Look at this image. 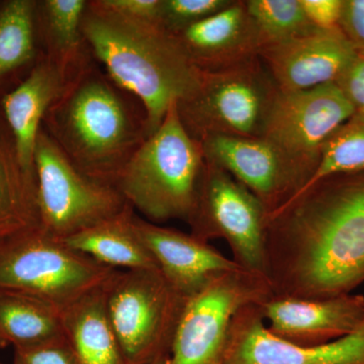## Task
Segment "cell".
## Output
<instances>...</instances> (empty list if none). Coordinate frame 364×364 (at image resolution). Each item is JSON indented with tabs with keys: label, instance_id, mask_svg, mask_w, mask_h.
Masks as SVG:
<instances>
[{
	"label": "cell",
	"instance_id": "f1b7e54d",
	"mask_svg": "<svg viewBox=\"0 0 364 364\" xmlns=\"http://www.w3.org/2000/svg\"><path fill=\"white\" fill-rule=\"evenodd\" d=\"M95 2L102 9L119 16L159 25L162 0H95Z\"/></svg>",
	"mask_w": 364,
	"mask_h": 364
},
{
	"label": "cell",
	"instance_id": "2e32d148",
	"mask_svg": "<svg viewBox=\"0 0 364 364\" xmlns=\"http://www.w3.org/2000/svg\"><path fill=\"white\" fill-rule=\"evenodd\" d=\"M134 226L167 282L184 298L198 293L217 275L242 268L208 242L134 215Z\"/></svg>",
	"mask_w": 364,
	"mask_h": 364
},
{
	"label": "cell",
	"instance_id": "603a6c76",
	"mask_svg": "<svg viewBox=\"0 0 364 364\" xmlns=\"http://www.w3.org/2000/svg\"><path fill=\"white\" fill-rule=\"evenodd\" d=\"M61 316L80 364H127L105 312L102 287L62 310Z\"/></svg>",
	"mask_w": 364,
	"mask_h": 364
},
{
	"label": "cell",
	"instance_id": "4dcf8cb0",
	"mask_svg": "<svg viewBox=\"0 0 364 364\" xmlns=\"http://www.w3.org/2000/svg\"><path fill=\"white\" fill-rule=\"evenodd\" d=\"M340 30L358 53H364V0H342Z\"/></svg>",
	"mask_w": 364,
	"mask_h": 364
},
{
	"label": "cell",
	"instance_id": "484cf974",
	"mask_svg": "<svg viewBox=\"0 0 364 364\" xmlns=\"http://www.w3.org/2000/svg\"><path fill=\"white\" fill-rule=\"evenodd\" d=\"M262 39L263 47L301 37L316 30L301 0H244Z\"/></svg>",
	"mask_w": 364,
	"mask_h": 364
},
{
	"label": "cell",
	"instance_id": "7c38bea8",
	"mask_svg": "<svg viewBox=\"0 0 364 364\" xmlns=\"http://www.w3.org/2000/svg\"><path fill=\"white\" fill-rule=\"evenodd\" d=\"M205 161L219 167L259 198L272 214L305 186L308 177L263 136H210L200 141Z\"/></svg>",
	"mask_w": 364,
	"mask_h": 364
},
{
	"label": "cell",
	"instance_id": "52a82bcc",
	"mask_svg": "<svg viewBox=\"0 0 364 364\" xmlns=\"http://www.w3.org/2000/svg\"><path fill=\"white\" fill-rule=\"evenodd\" d=\"M279 88L259 57L222 70L203 72L198 90L177 104L189 135L262 136Z\"/></svg>",
	"mask_w": 364,
	"mask_h": 364
},
{
	"label": "cell",
	"instance_id": "8fae6325",
	"mask_svg": "<svg viewBox=\"0 0 364 364\" xmlns=\"http://www.w3.org/2000/svg\"><path fill=\"white\" fill-rule=\"evenodd\" d=\"M355 114L337 83L306 90H279L262 136L287 155L309 181L326 141Z\"/></svg>",
	"mask_w": 364,
	"mask_h": 364
},
{
	"label": "cell",
	"instance_id": "5bb4252c",
	"mask_svg": "<svg viewBox=\"0 0 364 364\" xmlns=\"http://www.w3.org/2000/svg\"><path fill=\"white\" fill-rule=\"evenodd\" d=\"M358 53L341 30H314L264 46L259 58L279 90L299 91L337 83Z\"/></svg>",
	"mask_w": 364,
	"mask_h": 364
},
{
	"label": "cell",
	"instance_id": "9a60e30c",
	"mask_svg": "<svg viewBox=\"0 0 364 364\" xmlns=\"http://www.w3.org/2000/svg\"><path fill=\"white\" fill-rule=\"evenodd\" d=\"M259 306L269 322L268 331L298 346L328 344L364 328L363 294L322 299L272 296Z\"/></svg>",
	"mask_w": 364,
	"mask_h": 364
},
{
	"label": "cell",
	"instance_id": "7402d4cb",
	"mask_svg": "<svg viewBox=\"0 0 364 364\" xmlns=\"http://www.w3.org/2000/svg\"><path fill=\"white\" fill-rule=\"evenodd\" d=\"M130 207L114 219L61 240L68 247L114 269H159L134 226Z\"/></svg>",
	"mask_w": 364,
	"mask_h": 364
},
{
	"label": "cell",
	"instance_id": "ffe728a7",
	"mask_svg": "<svg viewBox=\"0 0 364 364\" xmlns=\"http://www.w3.org/2000/svg\"><path fill=\"white\" fill-rule=\"evenodd\" d=\"M41 227L37 176L21 162L0 111V241Z\"/></svg>",
	"mask_w": 364,
	"mask_h": 364
},
{
	"label": "cell",
	"instance_id": "44dd1931",
	"mask_svg": "<svg viewBox=\"0 0 364 364\" xmlns=\"http://www.w3.org/2000/svg\"><path fill=\"white\" fill-rule=\"evenodd\" d=\"M38 0H0V100L20 85L41 58Z\"/></svg>",
	"mask_w": 364,
	"mask_h": 364
},
{
	"label": "cell",
	"instance_id": "30bf717a",
	"mask_svg": "<svg viewBox=\"0 0 364 364\" xmlns=\"http://www.w3.org/2000/svg\"><path fill=\"white\" fill-rule=\"evenodd\" d=\"M267 215L259 198L245 186L205 161L195 208L188 220L193 236L208 243L223 239L236 264L267 275Z\"/></svg>",
	"mask_w": 364,
	"mask_h": 364
},
{
	"label": "cell",
	"instance_id": "83f0119b",
	"mask_svg": "<svg viewBox=\"0 0 364 364\" xmlns=\"http://www.w3.org/2000/svg\"><path fill=\"white\" fill-rule=\"evenodd\" d=\"M13 364H80L66 336L31 348L14 349Z\"/></svg>",
	"mask_w": 364,
	"mask_h": 364
},
{
	"label": "cell",
	"instance_id": "4316f807",
	"mask_svg": "<svg viewBox=\"0 0 364 364\" xmlns=\"http://www.w3.org/2000/svg\"><path fill=\"white\" fill-rule=\"evenodd\" d=\"M233 0H162L159 25L174 35L226 9Z\"/></svg>",
	"mask_w": 364,
	"mask_h": 364
},
{
	"label": "cell",
	"instance_id": "3957f363",
	"mask_svg": "<svg viewBox=\"0 0 364 364\" xmlns=\"http://www.w3.org/2000/svg\"><path fill=\"white\" fill-rule=\"evenodd\" d=\"M82 30L97 63L145 107L149 136L170 107L188 100L200 85L203 72L159 25L119 16L88 0Z\"/></svg>",
	"mask_w": 364,
	"mask_h": 364
},
{
	"label": "cell",
	"instance_id": "9c48e42d",
	"mask_svg": "<svg viewBox=\"0 0 364 364\" xmlns=\"http://www.w3.org/2000/svg\"><path fill=\"white\" fill-rule=\"evenodd\" d=\"M272 296L267 275L243 268L217 275L186 299L168 364H223L236 314Z\"/></svg>",
	"mask_w": 364,
	"mask_h": 364
},
{
	"label": "cell",
	"instance_id": "f546056e",
	"mask_svg": "<svg viewBox=\"0 0 364 364\" xmlns=\"http://www.w3.org/2000/svg\"><path fill=\"white\" fill-rule=\"evenodd\" d=\"M308 21L316 30H340L342 0H301Z\"/></svg>",
	"mask_w": 364,
	"mask_h": 364
},
{
	"label": "cell",
	"instance_id": "5b68a950",
	"mask_svg": "<svg viewBox=\"0 0 364 364\" xmlns=\"http://www.w3.org/2000/svg\"><path fill=\"white\" fill-rule=\"evenodd\" d=\"M102 291L127 364H151L169 355L188 299L159 269L114 270Z\"/></svg>",
	"mask_w": 364,
	"mask_h": 364
},
{
	"label": "cell",
	"instance_id": "d6986e66",
	"mask_svg": "<svg viewBox=\"0 0 364 364\" xmlns=\"http://www.w3.org/2000/svg\"><path fill=\"white\" fill-rule=\"evenodd\" d=\"M87 0H38L37 32L41 56L58 69L67 82L97 60L82 30Z\"/></svg>",
	"mask_w": 364,
	"mask_h": 364
},
{
	"label": "cell",
	"instance_id": "d6a6232c",
	"mask_svg": "<svg viewBox=\"0 0 364 364\" xmlns=\"http://www.w3.org/2000/svg\"><path fill=\"white\" fill-rule=\"evenodd\" d=\"M169 355L161 356V358H157L156 360L153 361L151 364H168Z\"/></svg>",
	"mask_w": 364,
	"mask_h": 364
},
{
	"label": "cell",
	"instance_id": "ba28073f",
	"mask_svg": "<svg viewBox=\"0 0 364 364\" xmlns=\"http://www.w3.org/2000/svg\"><path fill=\"white\" fill-rule=\"evenodd\" d=\"M33 167L41 228L59 240L114 219L132 207L116 186L77 168L43 127L36 142Z\"/></svg>",
	"mask_w": 364,
	"mask_h": 364
},
{
	"label": "cell",
	"instance_id": "cb8c5ba5",
	"mask_svg": "<svg viewBox=\"0 0 364 364\" xmlns=\"http://www.w3.org/2000/svg\"><path fill=\"white\" fill-rule=\"evenodd\" d=\"M65 337L61 311L21 291L0 289V342L31 348Z\"/></svg>",
	"mask_w": 364,
	"mask_h": 364
},
{
	"label": "cell",
	"instance_id": "4fadbf2b",
	"mask_svg": "<svg viewBox=\"0 0 364 364\" xmlns=\"http://www.w3.org/2000/svg\"><path fill=\"white\" fill-rule=\"evenodd\" d=\"M259 305L235 316L223 364H364V328L328 344L298 346L268 331Z\"/></svg>",
	"mask_w": 364,
	"mask_h": 364
},
{
	"label": "cell",
	"instance_id": "ac0fdd59",
	"mask_svg": "<svg viewBox=\"0 0 364 364\" xmlns=\"http://www.w3.org/2000/svg\"><path fill=\"white\" fill-rule=\"evenodd\" d=\"M67 83L58 69L41 56L28 77L0 100V111L28 169H35L33 153L43 122Z\"/></svg>",
	"mask_w": 364,
	"mask_h": 364
},
{
	"label": "cell",
	"instance_id": "e0dca14e",
	"mask_svg": "<svg viewBox=\"0 0 364 364\" xmlns=\"http://www.w3.org/2000/svg\"><path fill=\"white\" fill-rule=\"evenodd\" d=\"M202 72L222 70L259 57L262 39L244 1L233 0L219 13L174 33Z\"/></svg>",
	"mask_w": 364,
	"mask_h": 364
},
{
	"label": "cell",
	"instance_id": "277c9868",
	"mask_svg": "<svg viewBox=\"0 0 364 364\" xmlns=\"http://www.w3.org/2000/svg\"><path fill=\"white\" fill-rule=\"evenodd\" d=\"M205 166L202 143L189 135L173 104L127 163L116 188L132 208L152 221L188 222Z\"/></svg>",
	"mask_w": 364,
	"mask_h": 364
},
{
	"label": "cell",
	"instance_id": "1f68e13d",
	"mask_svg": "<svg viewBox=\"0 0 364 364\" xmlns=\"http://www.w3.org/2000/svg\"><path fill=\"white\" fill-rule=\"evenodd\" d=\"M337 85L353 105L356 114L364 116V53H358Z\"/></svg>",
	"mask_w": 364,
	"mask_h": 364
},
{
	"label": "cell",
	"instance_id": "8992f818",
	"mask_svg": "<svg viewBox=\"0 0 364 364\" xmlns=\"http://www.w3.org/2000/svg\"><path fill=\"white\" fill-rule=\"evenodd\" d=\"M114 270L41 227L0 241V289L31 294L60 311L104 286Z\"/></svg>",
	"mask_w": 364,
	"mask_h": 364
},
{
	"label": "cell",
	"instance_id": "7a4b0ae2",
	"mask_svg": "<svg viewBox=\"0 0 364 364\" xmlns=\"http://www.w3.org/2000/svg\"><path fill=\"white\" fill-rule=\"evenodd\" d=\"M42 127L86 176L114 186L149 136L141 100L97 61L67 83Z\"/></svg>",
	"mask_w": 364,
	"mask_h": 364
},
{
	"label": "cell",
	"instance_id": "6da1fadb",
	"mask_svg": "<svg viewBox=\"0 0 364 364\" xmlns=\"http://www.w3.org/2000/svg\"><path fill=\"white\" fill-rule=\"evenodd\" d=\"M273 296L335 298L364 284V172L328 177L267 215Z\"/></svg>",
	"mask_w": 364,
	"mask_h": 364
},
{
	"label": "cell",
	"instance_id": "e575fe53",
	"mask_svg": "<svg viewBox=\"0 0 364 364\" xmlns=\"http://www.w3.org/2000/svg\"><path fill=\"white\" fill-rule=\"evenodd\" d=\"M0 364H1V363H0Z\"/></svg>",
	"mask_w": 364,
	"mask_h": 364
},
{
	"label": "cell",
	"instance_id": "d4e9b609",
	"mask_svg": "<svg viewBox=\"0 0 364 364\" xmlns=\"http://www.w3.org/2000/svg\"><path fill=\"white\" fill-rule=\"evenodd\" d=\"M359 172H364V116L355 114L326 141L313 176L298 193L328 177Z\"/></svg>",
	"mask_w": 364,
	"mask_h": 364
},
{
	"label": "cell",
	"instance_id": "836d02e7",
	"mask_svg": "<svg viewBox=\"0 0 364 364\" xmlns=\"http://www.w3.org/2000/svg\"><path fill=\"white\" fill-rule=\"evenodd\" d=\"M4 345L1 343V342H0V348H4Z\"/></svg>",
	"mask_w": 364,
	"mask_h": 364
}]
</instances>
